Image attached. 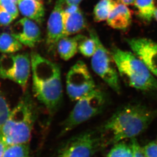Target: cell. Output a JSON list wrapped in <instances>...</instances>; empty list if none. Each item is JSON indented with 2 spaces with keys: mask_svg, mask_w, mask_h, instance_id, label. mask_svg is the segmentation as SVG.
Masks as SVG:
<instances>
[{
  "mask_svg": "<svg viewBox=\"0 0 157 157\" xmlns=\"http://www.w3.org/2000/svg\"><path fill=\"white\" fill-rule=\"evenodd\" d=\"M11 110L6 99L0 94V131L9 116Z\"/></svg>",
  "mask_w": 157,
  "mask_h": 157,
  "instance_id": "obj_23",
  "label": "cell"
},
{
  "mask_svg": "<svg viewBox=\"0 0 157 157\" xmlns=\"http://www.w3.org/2000/svg\"><path fill=\"white\" fill-rule=\"evenodd\" d=\"M154 113H155V117H157V109L155 110H154Z\"/></svg>",
  "mask_w": 157,
  "mask_h": 157,
  "instance_id": "obj_34",
  "label": "cell"
},
{
  "mask_svg": "<svg viewBox=\"0 0 157 157\" xmlns=\"http://www.w3.org/2000/svg\"><path fill=\"white\" fill-rule=\"evenodd\" d=\"M102 146L98 132L87 131L66 141L59 150L57 157H92Z\"/></svg>",
  "mask_w": 157,
  "mask_h": 157,
  "instance_id": "obj_8",
  "label": "cell"
},
{
  "mask_svg": "<svg viewBox=\"0 0 157 157\" xmlns=\"http://www.w3.org/2000/svg\"><path fill=\"white\" fill-rule=\"evenodd\" d=\"M9 1H10L12 2H13L16 4L17 5L18 2L19 0H9Z\"/></svg>",
  "mask_w": 157,
  "mask_h": 157,
  "instance_id": "obj_33",
  "label": "cell"
},
{
  "mask_svg": "<svg viewBox=\"0 0 157 157\" xmlns=\"http://www.w3.org/2000/svg\"></svg>",
  "mask_w": 157,
  "mask_h": 157,
  "instance_id": "obj_36",
  "label": "cell"
},
{
  "mask_svg": "<svg viewBox=\"0 0 157 157\" xmlns=\"http://www.w3.org/2000/svg\"><path fill=\"white\" fill-rule=\"evenodd\" d=\"M96 88L86 64L78 61L71 67L66 76L67 95L72 101H77Z\"/></svg>",
  "mask_w": 157,
  "mask_h": 157,
  "instance_id": "obj_9",
  "label": "cell"
},
{
  "mask_svg": "<svg viewBox=\"0 0 157 157\" xmlns=\"http://www.w3.org/2000/svg\"><path fill=\"white\" fill-rule=\"evenodd\" d=\"M78 50L84 56L92 57L96 51L95 40L91 36L90 38L83 36L79 43Z\"/></svg>",
  "mask_w": 157,
  "mask_h": 157,
  "instance_id": "obj_22",
  "label": "cell"
},
{
  "mask_svg": "<svg viewBox=\"0 0 157 157\" xmlns=\"http://www.w3.org/2000/svg\"><path fill=\"white\" fill-rule=\"evenodd\" d=\"M107 157H134L131 144L122 141L115 144Z\"/></svg>",
  "mask_w": 157,
  "mask_h": 157,
  "instance_id": "obj_21",
  "label": "cell"
},
{
  "mask_svg": "<svg viewBox=\"0 0 157 157\" xmlns=\"http://www.w3.org/2000/svg\"><path fill=\"white\" fill-rule=\"evenodd\" d=\"M155 117L154 111L141 104L122 107L98 131L102 145H113L136 138L147 128Z\"/></svg>",
  "mask_w": 157,
  "mask_h": 157,
  "instance_id": "obj_1",
  "label": "cell"
},
{
  "mask_svg": "<svg viewBox=\"0 0 157 157\" xmlns=\"http://www.w3.org/2000/svg\"><path fill=\"white\" fill-rule=\"evenodd\" d=\"M67 5H78L82 0H64Z\"/></svg>",
  "mask_w": 157,
  "mask_h": 157,
  "instance_id": "obj_31",
  "label": "cell"
},
{
  "mask_svg": "<svg viewBox=\"0 0 157 157\" xmlns=\"http://www.w3.org/2000/svg\"><path fill=\"white\" fill-rule=\"evenodd\" d=\"M135 1L136 0H118V2L126 6H129L134 4Z\"/></svg>",
  "mask_w": 157,
  "mask_h": 157,
  "instance_id": "obj_30",
  "label": "cell"
},
{
  "mask_svg": "<svg viewBox=\"0 0 157 157\" xmlns=\"http://www.w3.org/2000/svg\"><path fill=\"white\" fill-rule=\"evenodd\" d=\"M78 5H67V7L64 8V12L66 13H73L79 10Z\"/></svg>",
  "mask_w": 157,
  "mask_h": 157,
  "instance_id": "obj_28",
  "label": "cell"
},
{
  "mask_svg": "<svg viewBox=\"0 0 157 157\" xmlns=\"http://www.w3.org/2000/svg\"><path fill=\"white\" fill-rule=\"evenodd\" d=\"M154 18H155V19H156V21H157V8H156L155 11Z\"/></svg>",
  "mask_w": 157,
  "mask_h": 157,
  "instance_id": "obj_32",
  "label": "cell"
},
{
  "mask_svg": "<svg viewBox=\"0 0 157 157\" xmlns=\"http://www.w3.org/2000/svg\"><path fill=\"white\" fill-rule=\"evenodd\" d=\"M22 44L9 33H3L0 35V52L11 54L20 51Z\"/></svg>",
  "mask_w": 157,
  "mask_h": 157,
  "instance_id": "obj_18",
  "label": "cell"
},
{
  "mask_svg": "<svg viewBox=\"0 0 157 157\" xmlns=\"http://www.w3.org/2000/svg\"><path fill=\"white\" fill-rule=\"evenodd\" d=\"M83 36L75 37H64L56 44L57 51L59 56L65 61H68L75 55L78 49L79 43Z\"/></svg>",
  "mask_w": 157,
  "mask_h": 157,
  "instance_id": "obj_16",
  "label": "cell"
},
{
  "mask_svg": "<svg viewBox=\"0 0 157 157\" xmlns=\"http://www.w3.org/2000/svg\"><path fill=\"white\" fill-rule=\"evenodd\" d=\"M31 67L28 53L4 54L0 58V78L14 82L25 91Z\"/></svg>",
  "mask_w": 157,
  "mask_h": 157,
  "instance_id": "obj_7",
  "label": "cell"
},
{
  "mask_svg": "<svg viewBox=\"0 0 157 157\" xmlns=\"http://www.w3.org/2000/svg\"><path fill=\"white\" fill-rule=\"evenodd\" d=\"M130 144L133 150L134 157H145L142 151V147L136 138L131 140Z\"/></svg>",
  "mask_w": 157,
  "mask_h": 157,
  "instance_id": "obj_27",
  "label": "cell"
},
{
  "mask_svg": "<svg viewBox=\"0 0 157 157\" xmlns=\"http://www.w3.org/2000/svg\"><path fill=\"white\" fill-rule=\"evenodd\" d=\"M31 62L34 95L49 113H55L63 98L59 67L37 52L31 53Z\"/></svg>",
  "mask_w": 157,
  "mask_h": 157,
  "instance_id": "obj_2",
  "label": "cell"
},
{
  "mask_svg": "<svg viewBox=\"0 0 157 157\" xmlns=\"http://www.w3.org/2000/svg\"><path fill=\"white\" fill-rule=\"evenodd\" d=\"M35 119L33 101L29 94H25L11 110L0 131V136L6 146L28 143Z\"/></svg>",
  "mask_w": 157,
  "mask_h": 157,
  "instance_id": "obj_3",
  "label": "cell"
},
{
  "mask_svg": "<svg viewBox=\"0 0 157 157\" xmlns=\"http://www.w3.org/2000/svg\"><path fill=\"white\" fill-rule=\"evenodd\" d=\"M19 11L25 17L41 24L45 15L43 4L38 0H19L17 3Z\"/></svg>",
  "mask_w": 157,
  "mask_h": 157,
  "instance_id": "obj_15",
  "label": "cell"
},
{
  "mask_svg": "<svg viewBox=\"0 0 157 157\" xmlns=\"http://www.w3.org/2000/svg\"><path fill=\"white\" fill-rule=\"evenodd\" d=\"M134 5L142 20L147 22L152 20L156 8L155 0H136Z\"/></svg>",
  "mask_w": 157,
  "mask_h": 157,
  "instance_id": "obj_19",
  "label": "cell"
},
{
  "mask_svg": "<svg viewBox=\"0 0 157 157\" xmlns=\"http://www.w3.org/2000/svg\"><path fill=\"white\" fill-rule=\"evenodd\" d=\"M3 157H30L28 143L7 145Z\"/></svg>",
  "mask_w": 157,
  "mask_h": 157,
  "instance_id": "obj_20",
  "label": "cell"
},
{
  "mask_svg": "<svg viewBox=\"0 0 157 157\" xmlns=\"http://www.w3.org/2000/svg\"><path fill=\"white\" fill-rule=\"evenodd\" d=\"M6 147V144H5L3 139L0 136V157H3Z\"/></svg>",
  "mask_w": 157,
  "mask_h": 157,
  "instance_id": "obj_29",
  "label": "cell"
},
{
  "mask_svg": "<svg viewBox=\"0 0 157 157\" xmlns=\"http://www.w3.org/2000/svg\"><path fill=\"white\" fill-rule=\"evenodd\" d=\"M65 4L64 0H58L48 21L46 41L49 49H54L59 40L64 37L62 14Z\"/></svg>",
  "mask_w": 157,
  "mask_h": 157,
  "instance_id": "obj_12",
  "label": "cell"
},
{
  "mask_svg": "<svg viewBox=\"0 0 157 157\" xmlns=\"http://www.w3.org/2000/svg\"><path fill=\"white\" fill-rule=\"evenodd\" d=\"M64 37L75 34L86 28L87 23L83 13L80 9L73 13L62 14Z\"/></svg>",
  "mask_w": 157,
  "mask_h": 157,
  "instance_id": "obj_14",
  "label": "cell"
},
{
  "mask_svg": "<svg viewBox=\"0 0 157 157\" xmlns=\"http://www.w3.org/2000/svg\"><path fill=\"white\" fill-rule=\"evenodd\" d=\"M14 20L15 19L13 17L0 5V25L2 27L7 26L10 25Z\"/></svg>",
  "mask_w": 157,
  "mask_h": 157,
  "instance_id": "obj_26",
  "label": "cell"
},
{
  "mask_svg": "<svg viewBox=\"0 0 157 157\" xmlns=\"http://www.w3.org/2000/svg\"><path fill=\"white\" fill-rule=\"evenodd\" d=\"M90 36L95 40L96 51L91 59L92 69L117 93H121L120 76L110 52L107 50L94 30Z\"/></svg>",
  "mask_w": 157,
  "mask_h": 157,
  "instance_id": "obj_6",
  "label": "cell"
},
{
  "mask_svg": "<svg viewBox=\"0 0 157 157\" xmlns=\"http://www.w3.org/2000/svg\"><path fill=\"white\" fill-rule=\"evenodd\" d=\"M11 34L29 48L36 46L41 39V32L38 25L27 17L22 18L12 25Z\"/></svg>",
  "mask_w": 157,
  "mask_h": 157,
  "instance_id": "obj_11",
  "label": "cell"
},
{
  "mask_svg": "<svg viewBox=\"0 0 157 157\" xmlns=\"http://www.w3.org/2000/svg\"><path fill=\"white\" fill-rule=\"evenodd\" d=\"M39 1H42V0H38Z\"/></svg>",
  "mask_w": 157,
  "mask_h": 157,
  "instance_id": "obj_35",
  "label": "cell"
},
{
  "mask_svg": "<svg viewBox=\"0 0 157 157\" xmlns=\"http://www.w3.org/2000/svg\"><path fill=\"white\" fill-rule=\"evenodd\" d=\"M132 15L131 11L127 6L117 2L107 19V23L111 28L125 30L131 24Z\"/></svg>",
  "mask_w": 157,
  "mask_h": 157,
  "instance_id": "obj_13",
  "label": "cell"
},
{
  "mask_svg": "<svg viewBox=\"0 0 157 157\" xmlns=\"http://www.w3.org/2000/svg\"><path fill=\"white\" fill-rule=\"evenodd\" d=\"M127 42L133 53L157 78V43L147 38H132Z\"/></svg>",
  "mask_w": 157,
  "mask_h": 157,
  "instance_id": "obj_10",
  "label": "cell"
},
{
  "mask_svg": "<svg viewBox=\"0 0 157 157\" xmlns=\"http://www.w3.org/2000/svg\"><path fill=\"white\" fill-rule=\"evenodd\" d=\"M145 157H157V140L149 142L142 147Z\"/></svg>",
  "mask_w": 157,
  "mask_h": 157,
  "instance_id": "obj_25",
  "label": "cell"
},
{
  "mask_svg": "<svg viewBox=\"0 0 157 157\" xmlns=\"http://www.w3.org/2000/svg\"><path fill=\"white\" fill-rule=\"evenodd\" d=\"M117 3L114 0H100L94 9V21L97 22L106 21L110 13Z\"/></svg>",
  "mask_w": 157,
  "mask_h": 157,
  "instance_id": "obj_17",
  "label": "cell"
},
{
  "mask_svg": "<svg viewBox=\"0 0 157 157\" xmlns=\"http://www.w3.org/2000/svg\"><path fill=\"white\" fill-rule=\"evenodd\" d=\"M111 55L119 76L128 86L141 91L157 90V79L134 53L119 48H111Z\"/></svg>",
  "mask_w": 157,
  "mask_h": 157,
  "instance_id": "obj_4",
  "label": "cell"
},
{
  "mask_svg": "<svg viewBox=\"0 0 157 157\" xmlns=\"http://www.w3.org/2000/svg\"><path fill=\"white\" fill-rule=\"evenodd\" d=\"M105 93L96 88L77 100L68 117L63 123L61 135H64L79 124L95 117L104 109L106 103Z\"/></svg>",
  "mask_w": 157,
  "mask_h": 157,
  "instance_id": "obj_5",
  "label": "cell"
},
{
  "mask_svg": "<svg viewBox=\"0 0 157 157\" xmlns=\"http://www.w3.org/2000/svg\"><path fill=\"white\" fill-rule=\"evenodd\" d=\"M0 5L9 12L14 19H17L19 15V10L17 4L9 0H0Z\"/></svg>",
  "mask_w": 157,
  "mask_h": 157,
  "instance_id": "obj_24",
  "label": "cell"
}]
</instances>
